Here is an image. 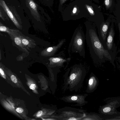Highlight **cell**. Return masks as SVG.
Wrapping results in <instances>:
<instances>
[{
    "mask_svg": "<svg viewBox=\"0 0 120 120\" xmlns=\"http://www.w3.org/2000/svg\"><path fill=\"white\" fill-rule=\"evenodd\" d=\"M86 38L89 52L94 62L101 63L107 61L114 64L116 51L106 49L100 41L95 28L86 27Z\"/></svg>",
    "mask_w": 120,
    "mask_h": 120,
    "instance_id": "1",
    "label": "cell"
},
{
    "mask_svg": "<svg viewBox=\"0 0 120 120\" xmlns=\"http://www.w3.org/2000/svg\"><path fill=\"white\" fill-rule=\"evenodd\" d=\"M85 36L83 32L80 29L75 31L69 45V48L72 52L78 53L84 58Z\"/></svg>",
    "mask_w": 120,
    "mask_h": 120,
    "instance_id": "2",
    "label": "cell"
},
{
    "mask_svg": "<svg viewBox=\"0 0 120 120\" xmlns=\"http://www.w3.org/2000/svg\"><path fill=\"white\" fill-rule=\"evenodd\" d=\"M115 32L113 26L110 27L106 40L107 49L109 50L116 51V48L113 43Z\"/></svg>",
    "mask_w": 120,
    "mask_h": 120,
    "instance_id": "3",
    "label": "cell"
},
{
    "mask_svg": "<svg viewBox=\"0 0 120 120\" xmlns=\"http://www.w3.org/2000/svg\"><path fill=\"white\" fill-rule=\"evenodd\" d=\"M26 6L29 9L32 15L38 21H41L40 16L37 9V6L33 0H25Z\"/></svg>",
    "mask_w": 120,
    "mask_h": 120,
    "instance_id": "4",
    "label": "cell"
},
{
    "mask_svg": "<svg viewBox=\"0 0 120 120\" xmlns=\"http://www.w3.org/2000/svg\"><path fill=\"white\" fill-rule=\"evenodd\" d=\"M0 6L2 7L15 25L18 28L20 27L19 24L4 0H0Z\"/></svg>",
    "mask_w": 120,
    "mask_h": 120,
    "instance_id": "5",
    "label": "cell"
},
{
    "mask_svg": "<svg viewBox=\"0 0 120 120\" xmlns=\"http://www.w3.org/2000/svg\"><path fill=\"white\" fill-rule=\"evenodd\" d=\"M63 53H61L58 54V56L51 58V62L58 66H61L67 62H69L70 58H66L62 55Z\"/></svg>",
    "mask_w": 120,
    "mask_h": 120,
    "instance_id": "6",
    "label": "cell"
},
{
    "mask_svg": "<svg viewBox=\"0 0 120 120\" xmlns=\"http://www.w3.org/2000/svg\"><path fill=\"white\" fill-rule=\"evenodd\" d=\"M112 3V0H105V3L107 8H109L111 6Z\"/></svg>",
    "mask_w": 120,
    "mask_h": 120,
    "instance_id": "7",
    "label": "cell"
},
{
    "mask_svg": "<svg viewBox=\"0 0 120 120\" xmlns=\"http://www.w3.org/2000/svg\"><path fill=\"white\" fill-rule=\"evenodd\" d=\"M15 42L16 44L18 45L21 44V41L20 39L18 37H15L14 39Z\"/></svg>",
    "mask_w": 120,
    "mask_h": 120,
    "instance_id": "8",
    "label": "cell"
},
{
    "mask_svg": "<svg viewBox=\"0 0 120 120\" xmlns=\"http://www.w3.org/2000/svg\"><path fill=\"white\" fill-rule=\"evenodd\" d=\"M11 80L14 83H16L17 82V79L16 77L14 75H12L11 77Z\"/></svg>",
    "mask_w": 120,
    "mask_h": 120,
    "instance_id": "9",
    "label": "cell"
},
{
    "mask_svg": "<svg viewBox=\"0 0 120 120\" xmlns=\"http://www.w3.org/2000/svg\"><path fill=\"white\" fill-rule=\"evenodd\" d=\"M111 110L110 108L109 107H106L104 108L103 111L104 112H110Z\"/></svg>",
    "mask_w": 120,
    "mask_h": 120,
    "instance_id": "10",
    "label": "cell"
},
{
    "mask_svg": "<svg viewBox=\"0 0 120 120\" xmlns=\"http://www.w3.org/2000/svg\"><path fill=\"white\" fill-rule=\"evenodd\" d=\"M22 42L24 45H27L29 43L27 39L25 38L22 39Z\"/></svg>",
    "mask_w": 120,
    "mask_h": 120,
    "instance_id": "11",
    "label": "cell"
},
{
    "mask_svg": "<svg viewBox=\"0 0 120 120\" xmlns=\"http://www.w3.org/2000/svg\"><path fill=\"white\" fill-rule=\"evenodd\" d=\"M7 30V27L4 26H0V30L1 31H6Z\"/></svg>",
    "mask_w": 120,
    "mask_h": 120,
    "instance_id": "12",
    "label": "cell"
},
{
    "mask_svg": "<svg viewBox=\"0 0 120 120\" xmlns=\"http://www.w3.org/2000/svg\"><path fill=\"white\" fill-rule=\"evenodd\" d=\"M94 80L92 78H90L89 81V86H91L92 85L93 83Z\"/></svg>",
    "mask_w": 120,
    "mask_h": 120,
    "instance_id": "13",
    "label": "cell"
},
{
    "mask_svg": "<svg viewBox=\"0 0 120 120\" xmlns=\"http://www.w3.org/2000/svg\"><path fill=\"white\" fill-rule=\"evenodd\" d=\"M16 111L18 112L21 113L23 112V109L20 108H18L16 109Z\"/></svg>",
    "mask_w": 120,
    "mask_h": 120,
    "instance_id": "14",
    "label": "cell"
},
{
    "mask_svg": "<svg viewBox=\"0 0 120 120\" xmlns=\"http://www.w3.org/2000/svg\"><path fill=\"white\" fill-rule=\"evenodd\" d=\"M43 112L42 111H39L37 113V116L39 117H40L42 115V114Z\"/></svg>",
    "mask_w": 120,
    "mask_h": 120,
    "instance_id": "15",
    "label": "cell"
},
{
    "mask_svg": "<svg viewBox=\"0 0 120 120\" xmlns=\"http://www.w3.org/2000/svg\"><path fill=\"white\" fill-rule=\"evenodd\" d=\"M36 87V85L34 84H32L30 86V89L33 90H34Z\"/></svg>",
    "mask_w": 120,
    "mask_h": 120,
    "instance_id": "16",
    "label": "cell"
},
{
    "mask_svg": "<svg viewBox=\"0 0 120 120\" xmlns=\"http://www.w3.org/2000/svg\"><path fill=\"white\" fill-rule=\"evenodd\" d=\"M0 74L2 75L4 74V71L1 68H0Z\"/></svg>",
    "mask_w": 120,
    "mask_h": 120,
    "instance_id": "17",
    "label": "cell"
},
{
    "mask_svg": "<svg viewBox=\"0 0 120 120\" xmlns=\"http://www.w3.org/2000/svg\"><path fill=\"white\" fill-rule=\"evenodd\" d=\"M0 17L2 19L4 20V18H3L2 14L1 12V10L0 11Z\"/></svg>",
    "mask_w": 120,
    "mask_h": 120,
    "instance_id": "18",
    "label": "cell"
},
{
    "mask_svg": "<svg viewBox=\"0 0 120 120\" xmlns=\"http://www.w3.org/2000/svg\"><path fill=\"white\" fill-rule=\"evenodd\" d=\"M77 8H74L73 9V13H75L76 12Z\"/></svg>",
    "mask_w": 120,
    "mask_h": 120,
    "instance_id": "19",
    "label": "cell"
},
{
    "mask_svg": "<svg viewBox=\"0 0 120 120\" xmlns=\"http://www.w3.org/2000/svg\"><path fill=\"white\" fill-rule=\"evenodd\" d=\"M118 28L120 33V23H119L118 25Z\"/></svg>",
    "mask_w": 120,
    "mask_h": 120,
    "instance_id": "20",
    "label": "cell"
},
{
    "mask_svg": "<svg viewBox=\"0 0 120 120\" xmlns=\"http://www.w3.org/2000/svg\"><path fill=\"white\" fill-rule=\"evenodd\" d=\"M89 11L91 13H93V11L92 10V9L90 8H88Z\"/></svg>",
    "mask_w": 120,
    "mask_h": 120,
    "instance_id": "21",
    "label": "cell"
},
{
    "mask_svg": "<svg viewBox=\"0 0 120 120\" xmlns=\"http://www.w3.org/2000/svg\"><path fill=\"white\" fill-rule=\"evenodd\" d=\"M3 77L5 79H6V76L5 75V74L3 75Z\"/></svg>",
    "mask_w": 120,
    "mask_h": 120,
    "instance_id": "22",
    "label": "cell"
},
{
    "mask_svg": "<svg viewBox=\"0 0 120 120\" xmlns=\"http://www.w3.org/2000/svg\"><path fill=\"white\" fill-rule=\"evenodd\" d=\"M118 60L119 62H120V57H119L118 58Z\"/></svg>",
    "mask_w": 120,
    "mask_h": 120,
    "instance_id": "23",
    "label": "cell"
}]
</instances>
